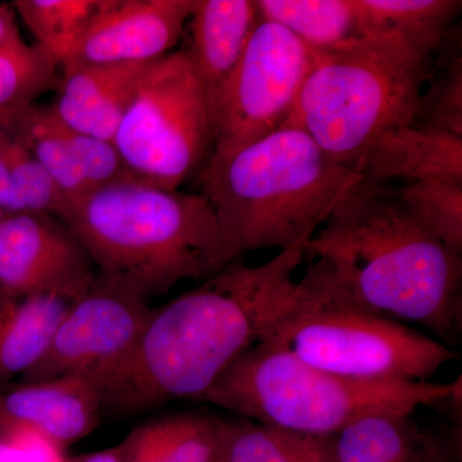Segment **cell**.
<instances>
[{
  "instance_id": "cell-1",
  "label": "cell",
  "mask_w": 462,
  "mask_h": 462,
  "mask_svg": "<svg viewBox=\"0 0 462 462\" xmlns=\"http://www.w3.org/2000/svg\"><path fill=\"white\" fill-rule=\"evenodd\" d=\"M305 256V245H298L260 266L233 261L152 309L132 352L100 384L103 406L141 412L184 398L199 401L291 311L294 273Z\"/></svg>"
},
{
  "instance_id": "cell-2",
  "label": "cell",
  "mask_w": 462,
  "mask_h": 462,
  "mask_svg": "<svg viewBox=\"0 0 462 462\" xmlns=\"http://www.w3.org/2000/svg\"><path fill=\"white\" fill-rule=\"evenodd\" d=\"M366 309L427 328L443 345L460 338L461 254L411 215L396 190L360 180L307 242Z\"/></svg>"
},
{
  "instance_id": "cell-3",
  "label": "cell",
  "mask_w": 462,
  "mask_h": 462,
  "mask_svg": "<svg viewBox=\"0 0 462 462\" xmlns=\"http://www.w3.org/2000/svg\"><path fill=\"white\" fill-rule=\"evenodd\" d=\"M54 216L80 240L100 278L147 303L230 263L202 194L127 179L69 200Z\"/></svg>"
},
{
  "instance_id": "cell-4",
  "label": "cell",
  "mask_w": 462,
  "mask_h": 462,
  "mask_svg": "<svg viewBox=\"0 0 462 462\" xmlns=\"http://www.w3.org/2000/svg\"><path fill=\"white\" fill-rule=\"evenodd\" d=\"M200 180L233 263L260 249L306 247L360 176L303 130L282 126L203 170Z\"/></svg>"
},
{
  "instance_id": "cell-5",
  "label": "cell",
  "mask_w": 462,
  "mask_h": 462,
  "mask_svg": "<svg viewBox=\"0 0 462 462\" xmlns=\"http://www.w3.org/2000/svg\"><path fill=\"white\" fill-rule=\"evenodd\" d=\"M457 382H360L318 369L284 346L261 340L199 398L245 420L336 436L370 413H413L455 397Z\"/></svg>"
},
{
  "instance_id": "cell-6",
  "label": "cell",
  "mask_w": 462,
  "mask_h": 462,
  "mask_svg": "<svg viewBox=\"0 0 462 462\" xmlns=\"http://www.w3.org/2000/svg\"><path fill=\"white\" fill-rule=\"evenodd\" d=\"M430 76L402 39L374 33L345 51L316 53L282 126L303 130L333 162L354 170L380 134L415 125Z\"/></svg>"
},
{
  "instance_id": "cell-7",
  "label": "cell",
  "mask_w": 462,
  "mask_h": 462,
  "mask_svg": "<svg viewBox=\"0 0 462 462\" xmlns=\"http://www.w3.org/2000/svg\"><path fill=\"white\" fill-rule=\"evenodd\" d=\"M264 339L311 366L360 382H430L458 358L433 337L361 305L320 258L307 267L296 302Z\"/></svg>"
},
{
  "instance_id": "cell-8",
  "label": "cell",
  "mask_w": 462,
  "mask_h": 462,
  "mask_svg": "<svg viewBox=\"0 0 462 462\" xmlns=\"http://www.w3.org/2000/svg\"><path fill=\"white\" fill-rule=\"evenodd\" d=\"M114 144L136 180L178 190L205 169L214 121L187 51L158 58L143 78Z\"/></svg>"
},
{
  "instance_id": "cell-9",
  "label": "cell",
  "mask_w": 462,
  "mask_h": 462,
  "mask_svg": "<svg viewBox=\"0 0 462 462\" xmlns=\"http://www.w3.org/2000/svg\"><path fill=\"white\" fill-rule=\"evenodd\" d=\"M315 56L285 27L258 21L218 99L214 147L205 169L220 165L285 123Z\"/></svg>"
},
{
  "instance_id": "cell-10",
  "label": "cell",
  "mask_w": 462,
  "mask_h": 462,
  "mask_svg": "<svg viewBox=\"0 0 462 462\" xmlns=\"http://www.w3.org/2000/svg\"><path fill=\"white\" fill-rule=\"evenodd\" d=\"M151 311L147 302L97 273L69 307L45 354L20 383L83 378L99 389L132 352Z\"/></svg>"
},
{
  "instance_id": "cell-11",
  "label": "cell",
  "mask_w": 462,
  "mask_h": 462,
  "mask_svg": "<svg viewBox=\"0 0 462 462\" xmlns=\"http://www.w3.org/2000/svg\"><path fill=\"white\" fill-rule=\"evenodd\" d=\"M96 264L74 233L44 212L0 220V289L78 298L97 278Z\"/></svg>"
},
{
  "instance_id": "cell-12",
  "label": "cell",
  "mask_w": 462,
  "mask_h": 462,
  "mask_svg": "<svg viewBox=\"0 0 462 462\" xmlns=\"http://www.w3.org/2000/svg\"><path fill=\"white\" fill-rule=\"evenodd\" d=\"M194 0H114L60 65L81 67L147 62L171 53Z\"/></svg>"
},
{
  "instance_id": "cell-13",
  "label": "cell",
  "mask_w": 462,
  "mask_h": 462,
  "mask_svg": "<svg viewBox=\"0 0 462 462\" xmlns=\"http://www.w3.org/2000/svg\"><path fill=\"white\" fill-rule=\"evenodd\" d=\"M90 380L63 378L0 388V436L41 438L66 449L93 433L103 409Z\"/></svg>"
},
{
  "instance_id": "cell-14",
  "label": "cell",
  "mask_w": 462,
  "mask_h": 462,
  "mask_svg": "<svg viewBox=\"0 0 462 462\" xmlns=\"http://www.w3.org/2000/svg\"><path fill=\"white\" fill-rule=\"evenodd\" d=\"M154 60L62 71L51 108L76 132L114 143L124 116Z\"/></svg>"
},
{
  "instance_id": "cell-15",
  "label": "cell",
  "mask_w": 462,
  "mask_h": 462,
  "mask_svg": "<svg viewBox=\"0 0 462 462\" xmlns=\"http://www.w3.org/2000/svg\"><path fill=\"white\" fill-rule=\"evenodd\" d=\"M354 171L375 184L397 178L462 185V138L416 125L388 130L366 148Z\"/></svg>"
},
{
  "instance_id": "cell-16",
  "label": "cell",
  "mask_w": 462,
  "mask_h": 462,
  "mask_svg": "<svg viewBox=\"0 0 462 462\" xmlns=\"http://www.w3.org/2000/svg\"><path fill=\"white\" fill-rule=\"evenodd\" d=\"M191 44L187 51L199 78L212 121L218 99L245 53L258 21L251 0H194Z\"/></svg>"
},
{
  "instance_id": "cell-17",
  "label": "cell",
  "mask_w": 462,
  "mask_h": 462,
  "mask_svg": "<svg viewBox=\"0 0 462 462\" xmlns=\"http://www.w3.org/2000/svg\"><path fill=\"white\" fill-rule=\"evenodd\" d=\"M76 298L0 289V388L38 363Z\"/></svg>"
},
{
  "instance_id": "cell-18",
  "label": "cell",
  "mask_w": 462,
  "mask_h": 462,
  "mask_svg": "<svg viewBox=\"0 0 462 462\" xmlns=\"http://www.w3.org/2000/svg\"><path fill=\"white\" fill-rule=\"evenodd\" d=\"M260 21L278 23L316 53L345 51L369 38L356 0H258Z\"/></svg>"
},
{
  "instance_id": "cell-19",
  "label": "cell",
  "mask_w": 462,
  "mask_h": 462,
  "mask_svg": "<svg viewBox=\"0 0 462 462\" xmlns=\"http://www.w3.org/2000/svg\"><path fill=\"white\" fill-rule=\"evenodd\" d=\"M214 462H336L334 437L217 418Z\"/></svg>"
},
{
  "instance_id": "cell-20",
  "label": "cell",
  "mask_w": 462,
  "mask_h": 462,
  "mask_svg": "<svg viewBox=\"0 0 462 462\" xmlns=\"http://www.w3.org/2000/svg\"><path fill=\"white\" fill-rule=\"evenodd\" d=\"M216 420L194 412L158 416L116 447L123 462H214Z\"/></svg>"
},
{
  "instance_id": "cell-21",
  "label": "cell",
  "mask_w": 462,
  "mask_h": 462,
  "mask_svg": "<svg viewBox=\"0 0 462 462\" xmlns=\"http://www.w3.org/2000/svg\"><path fill=\"white\" fill-rule=\"evenodd\" d=\"M0 124L23 143L50 173L67 202L89 193L69 141V127L58 118L51 106L32 105L0 116Z\"/></svg>"
},
{
  "instance_id": "cell-22",
  "label": "cell",
  "mask_w": 462,
  "mask_h": 462,
  "mask_svg": "<svg viewBox=\"0 0 462 462\" xmlns=\"http://www.w3.org/2000/svg\"><path fill=\"white\" fill-rule=\"evenodd\" d=\"M370 35L402 39L425 62L442 44L460 14V0H356Z\"/></svg>"
},
{
  "instance_id": "cell-23",
  "label": "cell",
  "mask_w": 462,
  "mask_h": 462,
  "mask_svg": "<svg viewBox=\"0 0 462 462\" xmlns=\"http://www.w3.org/2000/svg\"><path fill=\"white\" fill-rule=\"evenodd\" d=\"M411 416L378 412L349 422L333 436L336 462H412L421 430Z\"/></svg>"
},
{
  "instance_id": "cell-24",
  "label": "cell",
  "mask_w": 462,
  "mask_h": 462,
  "mask_svg": "<svg viewBox=\"0 0 462 462\" xmlns=\"http://www.w3.org/2000/svg\"><path fill=\"white\" fill-rule=\"evenodd\" d=\"M114 0H16L20 14L36 44L50 51L58 63L71 56L84 36L111 7Z\"/></svg>"
},
{
  "instance_id": "cell-25",
  "label": "cell",
  "mask_w": 462,
  "mask_h": 462,
  "mask_svg": "<svg viewBox=\"0 0 462 462\" xmlns=\"http://www.w3.org/2000/svg\"><path fill=\"white\" fill-rule=\"evenodd\" d=\"M60 63L39 44L0 51V116L26 107L57 88Z\"/></svg>"
},
{
  "instance_id": "cell-26",
  "label": "cell",
  "mask_w": 462,
  "mask_h": 462,
  "mask_svg": "<svg viewBox=\"0 0 462 462\" xmlns=\"http://www.w3.org/2000/svg\"><path fill=\"white\" fill-rule=\"evenodd\" d=\"M396 190L413 217L446 247L462 251V185L443 181L409 182Z\"/></svg>"
},
{
  "instance_id": "cell-27",
  "label": "cell",
  "mask_w": 462,
  "mask_h": 462,
  "mask_svg": "<svg viewBox=\"0 0 462 462\" xmlns=\"http://www.w3.org/2000/svg\"><path fill=\"white\" fill-rule=\"evenodd\" d=\"M416 126L445 130L462 138V58L455 54L420 97Z\"/></svg>"
},
{
  "instance_id": "cell-28",
  "label": "cell",
  "mask_w": 462,
  "mask_h": 462,
  "mask_svg": "<svg viewBox=\"0 0 462 462\" xmlns=\"http://www.w3.org/2000/svg\"><path fill=\"white\" fill-rule=\"evenodd\" d=\"M65 449L41 438L0 436V462H66Z\"/></svg>"
},
{
  "instance_id": "cell-29",
  "label": "cell",
  "mask_w": 462,
  "mask_h": 462,
  "mask_svg": "<svg viewBox=\"0 0 462 462\" xmlns=\"http://www.w3.org/2000/svg\"><path fill=\"white\" fill-rule=\"evenodd\" d=\"M11 135L0 124V207L5 215L23 214L11 172Z\"/></svg>"
},
{
  "instance_id": "cell-30",
  "label": "cell",
  "mask_w": 462,
  "mask_h": 462,
  "mask_svg": "<svg viewBox=\"0 0 462 462\" xmlns=\"http://www.w3.org/2000/svg\"><path fill=\"white\" fill-rule=\"evenodd\" d=\"M412 462H461L460 448L452 438L421 431Z\"/></svg>"
},
{
  "instance_id": "cell-31",
  "label": "cell",
  "mask_w": 462,
  "mask_h": 462,
  "mask_svg": "<svg viewBox=\"0 0 462 462\" xmlns=\"http://www.w3.org/2000/svg\"><path fill=\"white\" fill-rule=\"evenodd\" d=\"M25 44L18 30L12 5H0V51L12 50Z\"/></svg>"
},
{
  "instance_id": "cell-32",
  "label": "cell",
  "mask_w": 462,
  "mask_h": 462,
  "mask_svg": "<svg viewBox=\"0 0 462 462\" xmlns=\"http://www.w3.org/2000/svg\"><path fill=\"white\" fill-rule=\"evenodd\" d=\"M66 462H123L118 455L117 447L100 449V451L89 452L67 457Z\"/></svg>"
},
{
  "instance_id": "cell-33",
  "label": "cell",
  "mask_w": 462,
  "mask_h": 462,
  "mask_svg": "<svg viewBox=\"0 0 462 462\" xmlns=\"http://www.w3.org/2000/svg\"><path fill=\"white\" fill-rule=\"evenodd\" d=\"M5 214L3 212L2 207H0V220H2L3 217H5Z\"/></svg>"
}]
</instances>
